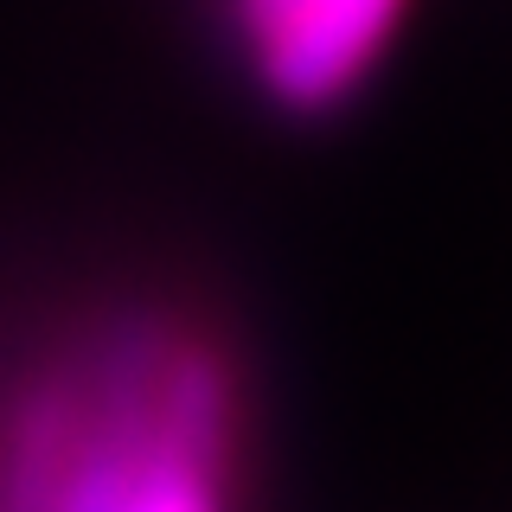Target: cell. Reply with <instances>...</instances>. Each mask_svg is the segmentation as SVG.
Listing matches in <instances>:
<instances>
[{"instance_id":"2","label":"cell","mask_w":512,"mask_h":512,"mask_svg":"<svg viewBox=\"0 0 512 512\" xmlns=\"http://www.w3.org/2000/svg\"><path fill=\"white\" fill-rule=\"evenodd\" d=\"M231 20L269 103L327 116L391 58L410 0H231Z\"/></svg>"},{"instance_id":"1","label":"cell","mask_w":512,"mask_h":512,"mask_svg":"<svg viewBox=\"0 0 512 512\" xmlns=\"http://www.w3.org/2000/svg\"><path fill=\"white\" fill-rule=\"evenodd\" d=\"M244 384L192 320H122L0 423V512H237Z\"/></svg>"}]
</instances>
